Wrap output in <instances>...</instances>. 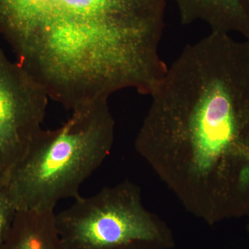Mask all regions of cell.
<instances>
[{
	"label": "cell",
	"mask_w": 249,
	"mask_h": 249,
	"mask_svg": "<svg viewBox=\"0 0 249 249\" xmlns=\"http://www.w3.org/2000/svg\"><path fill=\"white\" fill-rule=\"evenodd\" d=\"M135 148L208 224L249 214V43L211 31L167 67Z\"/></svg>",
	"instance_id": "cell-1"
},
{
	"label": "cell",
	"mask_w": 249,
	"mask_h": 249,
	"mask_svg": "<svg viewBox=\"0 0 249 249\" xmlns=\"http://www.w3.org/2000/svg\"><path fill=\"white\" fill-rule=\"evenodd\" d=\"M167 0H0V35L49 98L71 111L164 71Z\"/></svg>",
	"instance_id": "cell-2"
},
{
	"label": "cell",
	"mask_w": 249,
	"mask_h": 249,
	"mask_svg": "<svg viewBox=\"0 0 249 249\" xmlns=\"http://www.w3.org/2000/svg\"><path fill=\"white\" fill-rule=\"evenodd\" d=\"M115 122L108 101L72 111L58 128H42L6 177L4 188L17 211H55L107 159Z\"/></svg>",
	"instance_id": "cell-3"
},
{
	"label": "cell",
	"mask_w": 249,
	"mask_h": 249,
	"mask_svg": "<svg viewBox=\"0 0 249 249\" xmlns=\"http://www.w3.org/2000/svg\"><path fill=\"white\" fill-rule=\"evenodd\" d=\"M60 239L68 249H170V228L143 206L142 192L128 180L89 196H78L55 213Z\"/></svg>",
	"instance_id": "cell-4"
},
{
	"label": "cell",
	"mask_w": 249,
	"mask_h": 249,
	"mask_svg": "<svg viewBox=\"0 0 249 249\" xmlns=\"http://www.w3.org/2000/svg\"><path fill=\"white\" fill-rule=\"evenodd\" d=\"M49 99L43 86L0 47V168L6 178L42 129Z\"/></svg>",
	"instance_id": "cell-5"
},
{
	"label": "cell",
	"mask_w": 249,
	"mask_h": 249,
	"mask_svg": "<svg viewBox=\"0 0 249 249\" xmlns=\"http://www.w3.org/2000/svg\"><path fill=\"white\" fill-rule=\"evenodd\" d=\"M176 5L183 24L203 22L211 31L239 33L249 43V0H167Z\"/></svg>",
	"instance_id": "cell-6"
},
{
	"label": "cell",
	"mask_w": 249,
	"mask_h": 249,
	"mask_svg": "<svg viewBox=\"0 0 249 249\" xmlns=\"http://www.w3.org/2000/svg\"><path fill=\"white\" fill-rule=\"evenodd\" d=\"M55 211H17L1 249H68L60 239Z\"/></svg>",
	"instance_id": "cell-7"
},
{
	"label": "cell",
	"mask_w": 249,
	"mask_h": 249,
	"mask_svg": "<svg viewBox=\"0 0 249 249\" xmlns=\"http://www.w3.org/2000/svg\"><path fill=\"white\" fill-rule=\"evenodd\" d=\"M17 211L6 194L4 186H0V249L9 233Z\"/></svg>",
	"instance_id": "cell-8"
},
{
	"label": "cell",
	"mask_w": 249,
	"mask_h": 249,
	"mask_svg": "<svg viewBox=\"0 0 249 249\" xmlns=\"http://www.w3.org/2000/svg\"><path fill=\"white\" fill-rule=\"evenodd\" d=\"M5 181H6V175L0 168V186H4Z\"/></svg>",
	"instance_id": "cell-9"
},
{
	"label": "cell",
	"mask_w": 249,
	"mask_h": 249,
	"mask_svg": "<svg viewBox=\"0 0 249 249\" xmlns=\"http://www.w3.org/2000/svg\"><path fill=\"white\" fill-rule=\"evenodd\" d=\"M248 217H249V222H248V230H249V214L248 215Z\"/></svg>",
	"instance_id": "cell-10"
}]
</instances>
